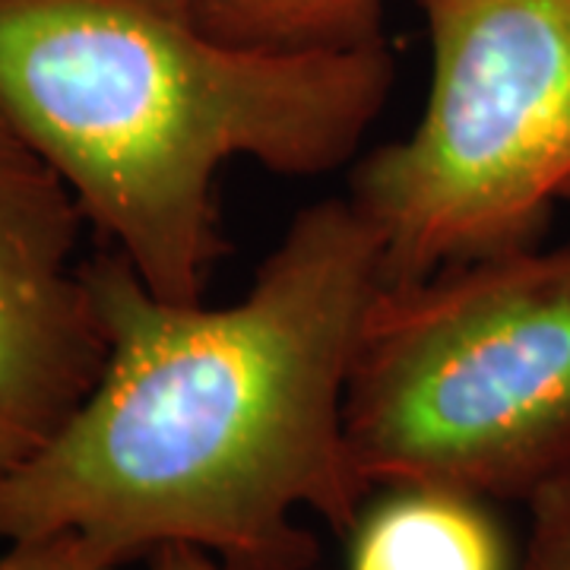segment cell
I'll return each mask as SVG.
<instances>
[{
  "label": "cell",
  "mask_w": 570,
  "mask_h": 570,
  "mask_svg": "<svg viewBox=\"0 0 570 570\" xmlns=\"http://www.w3.org/2000/svg\"><path fill=\"white\" fill-rule=\"evenodd\" d=\"M108 330L102 377L67 425L0 479V542L73 532L115 564L194 546L232 570H314L311 510L355 530L371 485L346 390L384 285L348 197L305 206L245 298H156L118 250L86 264Z\"/></svg>",
  "instance_id": "obj_1"
},
{
  "label": "cell",
  "mask_w": 570,
  "mask_h": 570,
  "mask_svg": "<svg viewBox=\"0 0 570 570\" xmlns=\"http://www.w3.org/2000/svg\"><path fill=\"white\" fill-rule=\"evenodd\" d=\"M390 89L384 39L257 48L213 32L200 0H0V118L175 305L204 302L225 254L219 168L326 175Z\"/></svg>",
  "instance_id": "obj_2"
},
{
  "label": "cell",
  "mask_w": 570,
  "mask_h": 570,
  "mask_svg": "<svg viewBox=\"0 0 570 570\" xmlns=\"http://www.w3.org/2000/svg\"><path fill=\"white\" fill-rule=\"evenodd\" d=\"M371 491L530 501L570 472V245L381 285L346 390Z\"/></svg>",
  "instance_id": "obj_3"
},
{
  "label": "cell",
  "mask_w": 570,
  "mask_h": 570,
  "mask_svg": "<svg viewBox=\"0 0 570 570\" xmlns=\"http://www.w3.org/2000/svg\"><path fill=\"white\" fill-rule=\"evenodd\" d=\"M425 111L352 171L384 285L530 247L570 184V0H419Z\"/></svg>",
  "instance_id": "obj_4"
},
{
  "label": "cell",
  "mask_w": 570,
  "mask_h": 570,
  "mask_svg": "<svg viewBox=\"0 0 570 570\" xmlns=\"http://www.w3.org/2000/svg\"><path fill=\"white\" fill-rule=\"evenodd\" d=\"M82 225L61 175L0 118V479L67 425L108 362Z\"/></svg>",
  "instance_id": "obj_5"
},
{
  "label": "cell",
  "mask_w": 570,
  "mask_h": 570,
  "mask_svg": "<svg viewBox=\"0 0 570 570\" xmlns=\"http://www.w3.org/2000/svg\"><path fill=\"white\" fill-rule=\"evenodd\" d=\"M348 532L346 570H513L489 501L434 485H396Z\"/></svg>",
  "instance_id": "obj_6"
},
{
  "label": "cell",
  "mask_w": 570,
  "mask_h": 570,
  "mask_svg": "<svg viewBox=\"0 0 570 570\" xmlns=\"http://www.w3.org/2000/svg\"><path fill=\"white\" fill-rule=\"evenodd\" d=\"M204 22L257 48H346L384 39V0H200Z\"/></svg>",
  "instance_id": "obj_7"
},
{
  "label": "cell",
  "mask_w": 570,
  "mask_h": 570,
  "mask_svg": "<svg viewBox=\"0 0 570 570\" xmlns=\"http://www.w3.org/2000/svg\"><path fill=\"white\" fill-rule=\"evenodd\" d=\"M530 542L520 570H570V472L530 501Z\"/></svg>",
  "instance_id": "obj_8"
},
{
  "label": "cell",
  "mask_w": 570,
  "mask_h": 570,
  "mask_svg": "<svg viewBox=\"0 0 570 570\" xmlns=\"http://www.w3.org/2000/svg\"><path fill=\"white\" fill-rule=\"evenodd\" d=\"M0 570H121L102 551L73 532H55L39 539L7 542L0 554Z\"/></svg>",
  "instance_id": "obj_9"
},
{
  "label": "cell",
  "mask_w": 570,
  "mask_h": 570,
  "mask_svg": "<svg viewBox=\"0 0 570 570\" xmlns=\"http://www.w3.org/2000/svg\"><path fill=\"white\" fill-rule=\"evenodd\" d=\"M149 558H153V570H232L209 551L194 549V546H163Z\"/></svg>",
  "instance_id": "obj_10"
},
{
  "label": "cell",
  "mask_w": 570,
  "mask_h": 570,
  "mask_svg": "<svg viewBox=\"0 0 570 570\" xmlns=\"http://www.w3.org/2000/svg\"><path fill=\"white\" fill-rule=\"evenodd\" d=\"M564 197H570V184H568V187H564Z\"/></svg>",
  "instance_id": "obj_11"
}]
</instances>
